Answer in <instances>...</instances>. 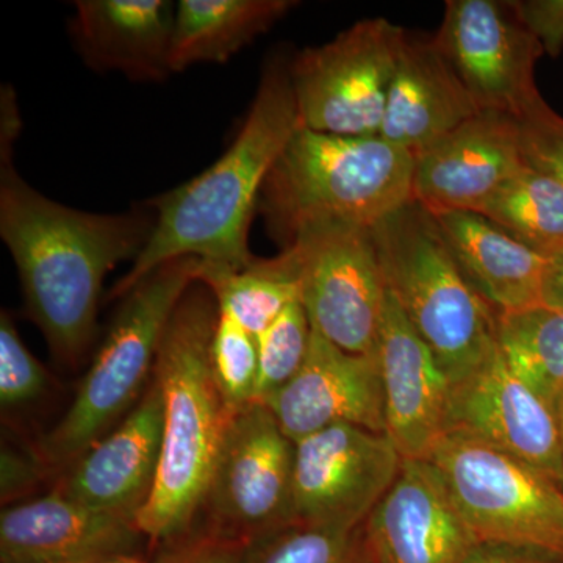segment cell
<instances>
[{"instance_id": "1", "label": "cell", "mask_w": 563, "mask_h": 563, "mask_svg": "<svg viewBox=\"0 0 563 563\" xmlns=\"http://www.w3.org/2000/svg\"><path fill=\"white\" fill-rule=\"evenodd\" d=\"M0 236L20 276L25 310L54 357L74 366L96 333L103 279L139 258L155 218L147 211L88 213L41 195L0 147Z\"/></svg>"}, {"instance_id": "2", "label": "cell", "mask_w": 563, "mask_h": 563, "mask_svg": "<svg viewBox=\"0 0 563 563\" xmlns=\"http://www.w3.org/2000/svg\"><path fill=\"white\" fill-rule=\"evenodd\" d=\"M299 128L290 62L273 57L229 150L195 179L147 201L155 218L150 242L111 288L110 299L122 298L176 258L195 257L233 269L250 266L257 258L250 250V231L263 184Z\"/></svg>"}, {"instance_id": "3", "label": "cell", "mask_w": 563, "mask_h": 563, "mask_svg": "<svg viewBox=\"0 0 563 563\" xmlns=\"http://www.w3.org/2000/svg\"><path fill=\"white\" fill-rule=\"evenodd\" d=\"M217 321L213 295L195 282L158 347L152 376L163 396L161 465L150 501L136 518L140 532L152 544H172L190 536L236 413L211 372Z\"/></svg>"}, {"instance_id": "4", "label": "cell", "mask_w": 563, "mask_h": 563, "mask_svg": "<svg viewBox=\"0 0 563 563\" xmlns=\"http://www.w3.org/2000/svg\"><path fill=\"white\" fill-rule=\"evenodd\" d=\"M415 155L374 136L299 128L263 184L257 213L282 250L317 222L374 228L413 201Z\"/></svg>"}, {"instance_id": "5", "label": "cell", "mask_w": 563, "mask_h": 563, "mask_svg": "<svg viewBox=\"0 0 563 563\" xmlns=\"http://www.w3.org/2000/svg\"><path fill=\"white\" fill-rule=\"evenodd\" d=\"M198 258L163 263L121 299L109 332L60 422L36 451L47 472L60 474L120 424L151 383L158 347L185 292L198 280Z\"/></svg>"}, {"instance_id": "6", "label": "cell", "mask_w": 563, "mask_h": 563, "mask_svg": "<svg viewBox=\"0 0 563 563\" xmlns=\"http://www.w3.org/2000/svg\"><path fill=\"white\" fill-rule=\"evenodd\" d=\"M385 287L450 383L496 346V312L455 263L432 213L410 201L372 228Z\"/></svg>"}, {"instance_id": "7", "label": "cell", "mask_w": 563, "mask_h": 563, "mask_svg": "<svg viewBox=\"0 0 563 563\" xmlns=\"http://www.w3.org/2000/svg\"><path fill=\"white\" fill-rule=\"evenodd\" d=\"M429 462L476 539L563 558V488L528 463L462 432H446Z\"/></svg>"}, {"instance_id": "8", "label": "cell", "mask_w": 563, "mask_h": 563, "mask_svg": "<svg viewBox=\"0 0 563 563\" xmlns=\"http://www.w3.org/2000/svg\"><path fill=\"white\" fill-rule=\"evenodd\" d=\"M406 31L384 18L355 22L290 62L299 124L347 136L380 135Z\"/></svg>"}, {"instance_id": "9", "label": "cell", "mask_w": 563, "mask_h": 563, "mask_svg": "<svg viewBox=\"0 0 563 563\" xmlns=\"http://www.w3.org/2000/svg\"><path fill=\"white\" fill-rule=\"evenodd\" d=\"M313 331L352 354L376 352L387 287L373 232L317 222L282 250Z\"/></svg>"}, {"instance_id": "10", "label": "cell", "mask_w": 563, "mask_h": 563, "mask_svg": "<svg viewBox=\"0 0 563 563\" xmlns=\"http://www.w3.org/2000/svg\"><path fill=\"white\" fill-rule=\"evenodd\" d=\"M292 474L295 442L272 410L251 404L236 412L203 503L206 532L247 544L295 523Z\"/></svg>"}, {"instance_id": "11", "label": "cell", "mask_w": 563, "mask_h": 563, "mask_svg": "<svg viewBox=\"0 0 563 563\" xmlns=\"http://www.w3.org/2000/svg\"><path fill=\"white\" fill-rule=\"evenodd\" d=\"M390 437L335 424L295 443V523L357 531L401 473Z\"/></svg>"}, {"instance_id": "12", "label": "cell", "mask_w": 563, "mask_h": 563, "mask_svg": "<svg viewBox=\"0 0 563 563\" xmlns=\"http://www.w3.org/2000/svg\"><path fill=\"white\" fill-rule=\"evenodd\" d=\"M433 40L479 110L523 120L543 106L536 65L544 51L509 2L450 0Z\"/></svg>"}, {"instance_id": "13", "label": "cell", "mask_w": 563, "mask_h": 563, "mask_svg": "<svg viewBox=\"0 0 563 563\" xmlns=\"http://www.w3.org/2000/svg\"><path fill=\"white\" fill-rule=\"evenodd\" d=\"M446 432L498 448L563 488L559 415L510 372L498 344L476 368L451 383Z\"/></svg>"}, {"instance_id": "14", "label": "cell", "mask_w": 563, "mask_h": 563, "mask_svg": "<svg viewBox=\"0 0 563 563\" xmlns=\"http://www.w3.org/2000/svg\"><path fill=\"white\" fill-rule=\"evenodd\" d=\"M526 165L517 118L481 110L415 157L413 201L431 213H477Z\"/></svg>"}, {"instance_id": "15", "label": "cell", "mask_w": 563, "mask_h": 563, "mask_svg": "<svg viewBox=\"0 0 563 563\" xmlns=\"http://www.w3.org/2000/svg\"><path fill=\"white\" fill-rule=\"evenodd\" d=\"M263 406L295 443L335 424L387 433L376 352L352 354L313 329L301 369Z\"/></svg>"}, {"instance_id": "16", "label": "cell", "mask_w": 563, "mask_h": 563, "mask_svg": "<svg viewBox=\"0 0 563 563\" xmlns=\"http://www.w3.org/2000/svg\"><path fill=\"white\" fill-rule=\"evenodd\" d=\"M163 396L152 376L120 424L66 466L52 490L103 512L136 521L161 465Z\"/></svg>"}, {"instance_id": "17", "label": "cell", "mask_w": 563, "mask_h": 563, "mask_svg": "<svg viewBox=\"0 0 563 563\" xmlns=\"http://www.w3.org/2000/svg\"><path fill=\"white\" fill-rule=\"evenodd\" d=\"M376 563H465L479 544L429 461H406L363 525Z\"/></svg>"}, {"instance_id": "18", "label": "cell", "mask_w": 563, "mask_h": 563, "mask_svg": "<svg viewBox=\"0 0 563 563\" xmlns=\"http://www.w3.org/2000/svg\"><path fill=\"white\" fill-rule=\"evenodd\" d=\"M376 355L385 432L406 461H429L446 433L451 383L388 290Z\"/></svg>"}, {"instance_id": "19", "label": "cell", "mask_w": 563, "mask_h": 563, "mask_svg": "<svg viewBox=\"0 0 563 563\" xmlns=\"http://www.w3.org/2000/svg\"><path fill=\"white\" fill-rule=\"evenodd\" d=\"M136 521L52 490L0 515L2 563H98L135 554Z\"/></svg>"}, {"instance_id": "20", "label": "cell", "mask_w": 563, "mask_h": 563, "mask_svg": "<svg viewBox=\"0 0 563 563\" xmlns=\"http://www.w3.org/2000/svg\"><path fill=\"white\" fill-rule=\"evenodd\" d=\"M177 5L168 0H79L69 35L85 65L141 84H158L173 73Z\"/></svg>"}, {"instance_id": "21", "label": "cell", "mask_w": 563, "mask_h": 563, "mask_svg": "<svg viewBox=\"0 0 563 563\" xmlns=\"http://www.w3.org/2000/svg\"><path fill=\"white\" fill-rule=\"evenodd\" d=\"M479 111L435 40L406 33L380 136L417 157Z\"/></svg>"}, {"instance_id": "22", "label": "cell", "mask_w": 563, "mask_h": 563, "mask_svg": "<svg viewBox=\"0 0 563 563\" xmlns=\"http://www.w3.org/2000/svg\"><path fill=\"white\" fill-rule=\"evenodd\" d=\"M432 217L463 276L496 312L543 306L548 258L476 211H442Z\"/></svg>"}, {"instance_id": "23", "label": "cell", "mask_w": 563, "mask_h": 563, "mask_svg": "<svg viewBox=\"0 0 563 563\" xmlns=\"http://www.w3.org/2000/svg\"><path fill=\"white\" fill-rule=\"evenodd\" d=\"M296 5L292 0H181L174 22L173 73L231 60Z\"/></svg>"}, {"instance_id": "24", "label": "cell", "mask_w": 563, "mask_h": 563, "mask_svg": "<svg viewBox=\"0 0 563 563\" xmlns=\"http://www.w3.org/2000/svg\"><path fill=\"white\" fill-rule=\"evenodd\" d=\"M496 344L510 372L559 413L563 401V310L539 306L498 312Z\"/></svg>"}, {"instance_id": "25", "label": "cell", "mask_w": 563, "mask_h": 563, "mask_svg": "<svg viewBox=\"0 0 563 563\" xmlns=\"http://www.w3.org/2000/svg\"><path fill=\"white\" fill-rule=\"evenodd\" d=\"M209 288L218 310L228 313L252 335L269 328L292 302L301 301L299 285L285 255L255 258L233 269L199 262L198 280Z\"/></svg>"}, {"instance_id": "26", "label": "cell", "mask_w": 563, "mask_h": 563, "mask_svg": "<svg viewBox=\"0 0 563 563\" xmlns=\"http://www.w3.org/2000/svg\"><path fill=\"white\" fill-rule=\"evenodd\" d=\"M477 213L544 258L563 251V185L526 165Z\"/></svg>"}, {"instance_id": "27", "label": "cell", "mask_w": 563, "mask_h": 563, "mask_svg": "<svg viewBox=\"0 0 563 563\" xmlns=\"http://www.w3.org/2000/svg\"><path fill=\"white\" fill-rule=\"evenodd\" d=\"M363 526L357 531L292 523L244 544L239 563H372Z\"/></svg>"}, {"instance_id": "28", "label": "cell", "mask_w": 563, "mask_h": 563, "mask_svg": "<svg viewBox=\"0 0 563 563\" xmlns=\"http://www.w3.org/2000/svg\"><path fill=\"white\" fill-rule=\"evenodd\" d=\"M312 325L301 301L292 302L257 336L255 404H266L298 374L309 352Z\"/></svg>"}, {"instance_id": "29", "label": "cell", "mask_w": 563, "mask_h": 563, "mask_svg": "<svg viewBox=\"0 0 563 563\" xmlns=\"http://www.w3.org/2000/svg\"><path fill=\"white\" fill-rule=\"evenodd\" d=\"M211 372L233 412L255 404L258 379L257 336L218 310L210 344Z\"/></svg>"}, {"instance_id": "30", "label": "cell", "mask_w": 563, "mask_h": 563, "mask_svg": "<svg viewBox=\"0 0 563 563\" xmlns=\"http://www.w3.org/2000/svg\"><path fill=\"white\" fill-rule=\"evenodd\" d=\"M49 385L46 369L22 342L13 318L0 314V402L18 407L35 401Z\"/></svg>"}, {"instance_id": "31", "label": "cell", "mask_w": 563, "mask_h": 563, "mask_svg": "<svg viewBox=\"0 0 563 563\" xmlns=\"http://www.w3.org/2000/svg\"><path fill=\"white\" fill-rule=\"evenodd\" d=\"M518 122L526 163L563 185V118L544 102Z\"/></svg>"}, {"instance_id": "32", "label": "cell", "mask_w": 563, "mask_h": 563, "mask_svg": "<svg viewBox=\"0 0 563 563\" xmlns=\"http://www.w3.org/2000/svg\"><path fill=\"white\" fill-rule=\"evenodd\" d=\"M521 24L542 44L544 54L558 57L563 51V0L509 2Z\"/></svg>"}, {"instance_id": "33", "label": "cell", "mask_w": 563, "mask_h": 563, "mask_svg": "<svg viewBox=\"0 0 563 563\" xmlns=\"http://www.w3.org/2000/svg\"><path fill=\"white\" fill-rule=\"evenodd\" d=\"M168 547L157 563H239L244 544L203 532L190 533Z\"/></svg>"}, {"instance_id": "34", "label": "cell", "mask_w": 563, "mask_h": 563, "mask_svg": "<svg viewBox=\"0 0 563 563\" xmlns=\"http://www.w3.org/2000/svg\"><path fill=\"white\" fill-rule=\"evenodd\" d=\"M2 501L11 503L20 499L25 493L32 492L47 472L35 450L31 453H18L11 448H2Z\"/></svg>"}, {"instance_id": "35", "label": "cell", "mask_w": 563, "mask_h": 563, "mask_svg": "<svg viewBox=\"0 0 563 563\" xmlns=\"http://www.w3.org/2000/svg\"><path fill=\"white\" fill-rule=\"evenodd\" d=\"M465 563H563V558L515 544L481 542Z\"/></svg>"}, {"instance_id": "36", "label": "cell", "mask_w": 563, "mask_h": 563, "mask_svg": "<svg viewBox=\"0 0 563 563\" xmlns=\"http://www.w3.org/2000/svg\"><path fill=\"white\" fill-rule=\"evenodd\" d=\"M543 306L563 310V251L548 258L543 279Z\"/></svg>"}, {"instance_id": "37", "label": "cell", "mask_w": 563, "mask_h": 563, "mask_svg": "<svg viewBox=\"0 0 563 563\" xmlns=\"http://www.w3.org/2000/svg\"><path fill=\"white\" fill-rule=\"evenodd\" d=\"M98 563H150L144 561V559L139 558V555H120V558L109 559V561H102Z\"/></svg>"}, {"instance_id": "38", "label": "cell", "mask_w": 563, "mask_h": 563, "mask_svg": "<svg viewBox=\"0 0 563 563\" xmlns=\"http://www.w3.org/2000/svg\"><path fill=\"white\" fill-rule=\"evenodd\" d=\"M559 422H561V432H562V444H563V401L561 407H559Z\"/></svg>"}, {"instance_id": "39", "label": "cell", "mask_w": 563, "mask_h": 563, "mask_svg": "<svg viewBox=\"0 0 563 563\" xmlns=\"http://www.w3.org/2000/svg\"><path fill=\"white\" fill-rule=\"evenodd\" d=\"M372 563H376V562H374L373 559H372Z\"/></svg>"}]
</instances>
